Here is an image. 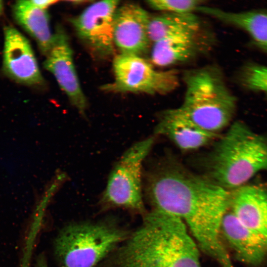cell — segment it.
<instances>
[{
    "instance_id": "cell-1",
    "label": "cell",
    "mask_w": 267,
    "mask_h": 267,
    "mask_svg": "<svg viewBox=\"0 0 267 267\" xmlns=\"http://www.w3.org/2000/svg\"><path fill=\"white\" fill-rule=\"evenodd\" d=\"M199 257L198 247L184 223L153 209L95 267H201Z\"/></svg>"
},
{
    "instance_id": "cell-2",
    "label": "cell",
    "mask_w": 267,
    "mask_h": 267,
    "mask_svg": "<svg viewBox=\"0 0 267 267\" xmlns=\"http://www.w3.org/2000/svg\"><path fill=\"white\" fill-rule=\"evenodd\" d=\"M205 174L220 187L234 190L267 170V138L236 122L215 143L206 157Z\"/></svg>"
},
{
    "instance_id": "cell-3",
    "label": "cell",
    "mask_w": 267,
    "mask_h": 267,
    "mask_svg": "<svg viewBox=\"0 0 267 267\" xmlns=\"http://www.w3.org/2000/svg\"><path fill=\"white\" fill-rule=\"evenodd\" d=\"M183 81V100L176 108L201 129L218 134L231 121L236 105L222 72L214 66L201 67L185 72Z\"/></svg>"
},
{
    "instance_id": "cell-4",
    "label": "cell",
    "mask_w": 267,
    "mask_h": 267,
    "mask_svg": "<svg viewBox=\"0 0 267 267\" xmlns=\"http://www.w3.org/2000/svg\"><path fill=\"white\" fill-rule=\"evenodd\" d=\"M129 234L111 222L72 223L57 236L54 253L60 267H95Z\"/></svg>"
},
{
    "instance_id": "cell-5",
    "label": "cell",
    "mask_w": 267,
    "mask_h": 267,
    "mask_svg": "<svg viewBox=\"0 0 267 267\" xmlns=\"http://www.w3.org/2000/svg\"><path fill=\"white\" fill-rule=\"evenodd\" d=\"M154 141L151 136L134 143L115 164L101 198L103 208L118 207L144 212L141 191L142 163Z\"/></svg>"
},
{
    "instance_id": "cell-6",
    "label": "cell",
    "mask_w": 267,
    "mask_h": 267,
    "mask_svg": "<svg viewBox=\"0 0 267 267\" xmlns=\"http://www.w3.org/2000/svg\"><path fill=\"white\" fill-rule=\"evenodd\" d=\"M113 66L114 81L104 85V90L166 94L179 85L176 70H157L140 56L120 53L114 58Z\"/></svg>"
},
{
    "instance_id": "cell-7",
    "label": "cell",
    "mask_w": 267,
    "mask_h": 267,
    "mask_svg": "<svg viewBox=\"0 0 267 267\" xmlns=\"http://www.w3.org/2000/svg\"><path fill=\"white\" fill-rule=\"evenodd\" d=\"M118 0L94 2L79 16L71 20L79 37L96 54L101 57L114 52V17Z\"/></svg>"
},
{
    "instance_id": "cell-8",
    "label": "cell",
    "mask_w": 267,
    "mask_h": 267,
    "mask_svg": "<svg viewBox=\"0 0 267 267\" xmlns=\"http://www.w3.org/2000/svg\"><path fill=\"white\" fill-rule=\"evenodd\" d=\"M53 35V44L46 55L44 67L54 76L71 104L84 116L87 101L75 69L68 36L60 26L57 27Z\"/></svg>"
},
{
    "instance_id": "cell-9",
    "label": "cell",
    "mask_w": 267,
    "mask_h": 267,
    "mask_svg": "<svg viewBox=\"0 0 267 267\" xmlns=\"http://www.w3.org/2000/svg\"><path fill=\"white\" fill-rule=\"evenodd\" d=\"M150 17L146 10L136 4L127 3L117 8L114 17L113 40L121 53L140 56L148 50Z\"/></svg>"
},
{
    "instance_id": "cell-10",
    "label": "cell",
    "mask_w": 267,
    "mask_h": 267,
    "mask_svg": "<svg viewBox=\"0 0 267 267\" xmlns=\"http://www.w3.org/2000/svg\"><path fill=\"white\" fill-rule=\"evenodd\" d=\"M3 69L15 81L28 86L39 85L44 79L28 40L11 26L4 29Z\"/></svg>"
},
{
    "instance_id": "cell-11",
    "label": "cell",
    "mask_w": 267,
    "mask_h": 267,
    "mask_svg": "<svg viewBox=\"0 0 267 267\" xmlns=\"http://www.w3.org/2000/svg\"><path fill=\"white\" fill-rule=\"evenodd\" d=\"M221 232L241 261L258 265L267 257V238L242 224L231 211L223 218Z\"/></svg>"
},
{
    "instance_id": "cell-12",
    "label": "cell",
    "mask_w": 267,
    "mask_h": 267,
    "mask_svg": "<svg viewBox=\"0 0 267 267\" xmlns=\"http://www.w3.org/2000/svg\"><path fill=\"white\" fill-rule=\"evenodd\" d=\"M155 134L165 136L182 150H192L204 146L219 134L207 132L182 115L176 108L162 112L155 130Z\"/></svg>"
},
{
    "instance_id": "cell-13",
    "label": "cell",
    "mask_w": 267,
    "mask_h": 267,
    "mask_svg": "<svg viewBox=\"0 0 267 267\" xmlns=\"http://www.w3.org/2000/svg\"><path fill=\"white\" fill-rule=\"evenodd\" d=\"M230 209L242 224L267 238V191L242 186L231 192Z\"/></svg>"
},
{
    "instance_id": "cell-14",
    "label": "cell",
    "mask_w": 267,
    "mask_h": 267,
    "mask_svg": "<svg viewBox=\"0 0 267 267\" xmlns=\"http://www.w3.org/2000/svg\"><path fill=\"white\" fill-rule=\"evenodd\" d=\"M197 11L242 30L257 47L267 53V9L231 12L203 5Z\"/></svg>"
},
{
    "instance_id": "cell-15",
    "label": "cell",
    "mask_w": 267,
    "mask_h": 267,
    "mask_svg": "<svg viewBox=\"0 0 267 267\" xmlns=\"http://www.w3.org/2000/svg\"><path fill=\"white\" fill-rule=\"evenodd\" d=\"M200 33L164 38L153 43L151 60L155 65L167 67L191 59L200 51Z\"/></svg>"
},
{
    "instance_id": "cell-16",
    "label": "cell",
    "mask_w": 267,
    "mask_h": 267,
    "mask_svg": "<svg viewBox=\"0 0 267 267\" xmlns=\"http://www.w3.org/2000/svg\"><path fill=\"white\" fill-rule=\"evenodd\" d=\"M13 14L16 22L36 41L42 53L46 55L53 42L46 9L37 7L29 0L16 1Z\"/></svg>"
},
{
    "instance_id": "cell-17",
    "label": "cell",
    "mask_w": 267,
    "mask_h": 267,
    "mask_svg": "<svg viewBox=\"0 0 267 267\" xmlns=\"http://www.w3.org/2000/svg\"><path fill=\"white\" fill-rule=\"evenodd\" d=\"M201 23L194 13H163L151 16L148 25V35L153 43L166 38L200 33Z\"/></svg>"
},
{
    "instance_id": "cell-18",
    "label": "cell",
    "mask_w": 267,
    "mask_h": 267,
    "mask_svg": "<svg viewBox=\"0 0 267 267\" xmlns=\"http://www.w3.org/2000/svg\"><path fill=\"white\" fill-rule=\"evenodd\" d=\"M240 81L248 89L262 92L267 95V66L248 64L241 72Z\"/></svg>"
},
{
    "instance_id": "cell-19",
    "label": "cell",
    "mask_w": 267,
    "mask_h": 267,
    "mask_svg": "<svg viewBox=\"0 0 267 267\" xmlns=\"http://www.w3.org/2000/svg\"><path fill=\"white\" fill-rule=\"evenodd\" d=\"M151 8L171 13H189L197 11L198 8L204 5L200 0H152L146 1Z\"/></svg>"
},
{
    "instance_id": "cell-20",
    "label": "cell",
    "mask_w": 267,
    "mask_h": 267,
    "mask_svg": "<svg viewBox=\"0 0 267 267\" xmlns=\"http://www.w3.org/2000/svg\"><path fill=\"white\" fill-rule=\"evenodd\" d=\"M29 1L33 5L43 9H46L58 1L53 0H30Z\"/></svg>"
},
{
    "instance_id": "cell-21",
    "label": "cell",
    "mask_w": 267,
    "mask_h": 267,
    "mask_svg": "<svg viewBox=\"0 0 267 267\" xmlns=\"http://www.w3.org/2000/svg\"><path fill=\"white\" fill-rule=\"evenodd\" d=\"M36 267H48L46 260L43 256L38 258Z\"/></svg>"
},
{
    "instance_id": "cell-22",
    "label": "cell",
    "mask_w": 267,
    "mask_h": 267,
    "mask_svg": "<svg viewBox=\"0 0 267 267\" xmlns=\"http://www.w3.org/2000/svg\"><path fill=\"white\" fill-rule=\"evenodd\" d=\"M3 11V1L0 0V16L2 14Z\"/></svg>"
}]
</instances>
